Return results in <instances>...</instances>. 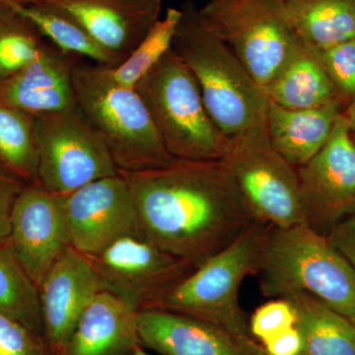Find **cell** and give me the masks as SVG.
Returning <instances> with one entry per match:
<instances>
[{"label":"cell","instance_id":"1","mask_svg":"<svg viewBox=\"0 0 355 355\" xmlns=\"http://www.w3.org/2000/svg\"><path fill=\"white\" fill-rule=\"evenodd\" d=\"M119 173L135 198L144 237L196 268L256 221L221 160L175 158L154 169Z\"/></svg>","mask_w":355,"mask_h":355},{"label":"cell","instance_id":"2","mask_svg":"<svg viewBox=\"0 0 355 355\" xmlns=\"http://www.w3.org/2000/svg\"><path fill=\"white\" fill-rule=\"evenodd\" d=\"M172 49L197 79L210 118L226 141L266 128L268 100L234 53L187 8Z\"/></svg>","mask_w":355,"mask_h":355},{"label":"cell","instance_id":"3","mask_svg":"<svg viewBox=\"0 0 355 355\" xmlns=\"http://www.w3.org/2000/svg\"><path fill=\"white\" fill-rule=\"evenodd\" d=\"M257 275L266 297L310 294L355 322V268L327 236L305 224L268 225Z\"/></svg>","mask_w":355,"mask_h":355},{"label":"cell","instance_id":"4","mask_svg":"<svg viewBox=\"0 0 355 355\" xmlns=\"http://www.w3.org/2000/svg\"><path fill=\"white\" fill-rule=\"evenodd\" d=\"M111 67L79 58L72 70L77 108L101 135L119 172H139L169 164L151 114L135 88L116 83Z\"/></svg>","mask_w":355,"mask_h":355},{"label":"cell","instance_id":"5","mask_svg":"<svg viewBox=\"0 0 355 355\" xmlns=\"http://www.w3.org/2000/svg\"><path fill=\"white\" fill-rule=\"evenodd\" d=\"M268 224L254 221L237 238L198 266L156 309H165L217 324L247 342H256L239 302L240 287L257 275Z\"/></svg>","mask_w":355,"mask_h":355},{"label":"cell","instance_id":"6","mask_svg":"<svg viewBox=\"0 0 355 355\" xmlns=\"http://www.w3.org/2000/svg\"><path fill=\"white\" fill-rule=\"evenodd\" d=\"M135 88L173 157L220 160L227 141L210 118L197 79L173 49Z\"/></svg>","mask_w":355,"mask_h":355},{"label":"cell","instance_id":"7","mask_svg":"<svg viewBox=\"0 0 355 355\" xmlns=\"http://www.w3.org/2000/svg\"><path fill=\"white\" fill-rule=\"evenodd\" d=\"M197 14L265 90L302 44L284 0H209Z\"/></svg>","mask_w":355,"mask_h":355},{"label":"cell","instance_id":"8","mask_svg":"<svg viewBox=\"0 0 355 355\" xmlns=\"http://www.w3.org/2000/svg\"><path fill=\"white\" fill-rule=\"evenodd\" d=\"M220 160L254 220L279 228L304 224L296 168L273 148L266 128L227 140Z\"/></svg>","mask_w":355,"mask_h":355},{"label":"cell","instance_id":"9","mask_svg":"<svg viewBox=\"0 0 355 355\" xmlns=\"http://www.w3.org/2000/svg\"><path fill=\"white\" fill-rule=\"evenodd\" d=\"M36 133V183L53 195H69L119 174L101 135L77 107L38 116Z\"/></svg>","mask_w":355,"mask_h":355},{"label":"cell","instance_id":"10","mask_svg":"<svg viewBox=\"0 0 355 355\" xmlns=\"http://www.w3.org/2000/svg\"><path fill=\"white\" fill-rule=\"evenodd\" d=\"M101 291L125 301L135 310L156 309L196 266L148 241L127 236L89 257Z\"/></svg>","mask_w":355,"mask_h":355},{"label":"cell","instance_id":"11","mask_svg":"<svg viewBox=\"0 0 355 355\" xmlns=\"http://www.w3.org/2000/svg\"><path fill=\"white\" fill-rule=\"evenodd\" d=\"M303 223L328 236L355 214V144L340 114L328 141L296 168Z\"/></svg>","mask_w":355,"mask_h":355},{"label":"cell","instance_id":"12","mask_svg":"<svg viewBox=\"0 0 355 355\" xmlns=\"http://www.w3.org/2000/svg\"><path fill=\"white\" fill-rule=\"evenodd\" d=\"M60 198L70 246L86 256H95L127 236H144L135 198L120 173Z\"/></svg>","mask_w":355,"mask_h":355},{"label":"cell","instance_id":"13","mask_svg":"<svg viewBox=\"0 0 355 355\" xmlns=\"http://www.w3.org/2000/svg\"><path fill=\"white\" fill-rule=\"evenodd\" d=\"M9 244L39 288L51 266L70 247L60 196L38 183L26 184L14 205Z\"/></svg>","mask_w":355,"mask_h":355},{"label":"cell","instance_id":"14","mask_svg":"<svg viewBox=\"0 0 355 355\" xmlns=\"http://www.w3.org/2000/svg\"><path fill=\"white\" fill-rule=\"evenodd\" d=\"M100 291L91 259L67 248L39 287L44 342L51 354H64L81 315Z\"/></svg>","mask_w":355,"mask_h":355},{"label":"cell","instance_id":"15","mask_svg":"<svg viewBox=\"0 0 355 355\" xmlns=\"http://www.w3.org/2000/svg\"><path fill=\"white\" fill-rule=\"evenodd\" d=\"M139 331L141 345L161 355H266L258 342L169 310L139 312Z\"/></svg>","mask_w":355,"mask_h":355},{"label":"cell","instance_id":"16","mask_svg":"<svg viewBox=\"0 0 355 355\" xmlns=\"http://www.w3.org/2000/svg\"><path fill=\"white\" fill-rule=\"evenodd\" d=\"M79 58L49 44L38 58L0 80V105L35 118L76 108L72 70Z\"/></svg>","mask_w":355,"mask_h":355},{"label":"cell","instance_id":"17","mask_svg":"<svg viewBox=\"0 0 355 355\" xmlns=\"http://www.w3.org/2000/svg\"><path fill=\"white\" fill-rule=\"evenodd\" d=\"M139 311L107 291L84 310L62 355L130 354L141 345Z\"/></svg>","mask_w":355,"mask_h":355},{"label":"cell","instance_id":"18","mask_svg":"<svg viewBox=\"0 0 355 355\" xmlns=\"http://www.w3.org/2000/svg\"><path fill=\"white\" fill-rule=\"evenodd\" d=\"M342 104L292 110L268 103L266 130L273 148L293 167L309 162L322 148L342 114Z\"/></svg>","mask_w":355,"mask_h":355},{"label":"cell","instance_id":"19","mask_svg":"<svg viewBox=\"0 0 355 355\" xmlns=\"http://www.w3.org/2000/svg\"><path fill=\"white\" fill-rule=\"evenodd\" d=\"M46 7L73 21L96 44L127 58L156 20L137 17L106 4L83 0H46Z\"/></svg>","mask_w":355,"mask_h":355},{"label":"cell","instance_id":"20","mask_svg":"<svg viewBox=\"0 0 355 355\" xmlns=\"http://www.w3.org/2000/svg\"><path fill=\"white\" fill-rule=\"evenodd\" d=\"M268 100L292 110L343 104L319 51L303 44L266 90Z\"/></svg>","mask_w":355,"mask_h":355},{"label":"cell","instance_id":"21","mask_svg":"<svg viewBox=\"0 0 355 355\" xmlns=\"http://www.w3.org/2000/svg\"><path fill=\"white\" fill-rule=\"evenodd\" d=\"M284 6L299 40L313 50L355 38V0H284Z\"/></svg>","mask_w":355,"mask_h":355},{"label":"cell","instance_id":"22","mask_svg":"<svg viewBox=\"0 0 355 355\" xmlns=\"http://www.w3.org/2000/svg\"><path fill=\"white\" fill-rule=\"evenodd\" d=\"M297 313L303 340L301 355H355V322L307 293L284 297Z\"/></svg>","mask_w":355,"mask_h":355},{"label":"cell","instance_id":"23","mask_svg":"<svg viewBox=\"0 0 355 355\" xmlns=\"http://www.w3.org/2000/svg\"><path fill=\"white\" fill-rule=\"evenodd\" d=\"M31 23L37 31L58 50L69 55L87 58L93 64L116 67L125 58L96 44L73 21L46 7L22 3L16 0H0Z\"/></svg>","mask_w":355,"mask_h":355},{"label":"cell","instance_id":"24","mask_svg":"<svg viewBox=\"0 0 355 355\" xmlns=\"http://www.w3.org/2000/svg\"><path fill=\"white\" fill-rule=\"evenodd\" d=\"M0 313L44 340L38 286L21 265L9 243L0 245Z\"/></svg>","mask_w":355,"mask_h":355},{"label":"cell","instance_id":"25","mask_svg":"<svg viewBox=\"0 0 355 355\" xmlns=\"http://www.w3.org/2000/svg\"><path fill=\"white\" fill-rule=\"evenodd\" d=\"M36 118L0 105V170L25 184L36 183Z\"/></svg>","mask_w":355,"mask_h":355},{"label":"cell","instance_id":"26","mask_svg":"<svg viewBox=\"0 0 355 355\" xmlns=\"http://www.w3.org/2000/svg\"><path fill=\"white\" fill-rule=\"evenodd\" d=\"M182 16L183 11L169 8L162 19L158 18L125 62L110 69L114 80L125 87L135 88L171 50Z\"/></svg>","mask_w":355,"mask_h":355},{"label":"cell","instance_id":"27","mask_svg":"<svg viewBox=\"0 0 355 355\" xmlns=\"http://www.w3.org/2000/svg\"><path fill=\"white\" fill-rule=\"evenodd\" d=\"M25 18L0 1V80L38 58L48 46Z\"/></svg>","mask_w":355,"mask_h":355},{"label":"cell","instance_id":"28","mask_svg":"<svg viewBox=\"0 0 355 355\" xmlns=\"http://www.w3.org/2000/svg\"><path fill=\"white\" fill-rule=\"evenodd\" d=\"M296 323L297 313L291 301L277 297L270 298L257 308L248 324L250 334L261 345L273 336L295 327Z\"/></svg>","mask_w":355,"mask_h":355},{"label":"cell","instance_id":"29","mask_svg":"<svg viewBox=\"0 0 355 355\" xmlns=\"http://www.w3.org/2000/svg\"><path fill=\"white\" fill-rule=\"evenodd\" d=\"M319 53L340 100L349 105L355 99V38Z\"/></svg>","mask_w":355,"mask_h":355},{"label":"cell","instance_id":"30","mask_svg":"<svg viewBox=\"0 0 355 355\" xmlns=\"http://www.w3.org/2000/svg\"><path fill=\"white\" fill-rule=\"evenodd\" d=\"M0 355H53L41 336L0 313Z\"/></svg>","mask_w":355,"mask_h":355},{"label":"cell","instance_id":"31","mask_svg":"<svg viewBox=\"0 0 355 355\" xmlns=\"http://www.w3.org/2000/svg\"><path fill=\"white\" fill-rule=\"evenodd\" d=\"M25 184L0 170V245L9 243L14 205Z\"/></svg>","mask_w":355,"mask_h":355},{"label":"cell","instance_id":"32","mask_svg":"<svg viewBox=\"0 0 355 355\" xmlns=\"http://www.w3.org/2000/svg\"><path fill=\"white\" fill-rule=\"evenodd\" d=\"M16 1L37 4L46 0H16ZM83 1L106 4L130 15L151 20H157L159 11H160V0H83Z\"/></svg>","mask_w":355,"mask_h":355},{"label":"cell","instance_id":"33","mask_svg":"<svg viewBox=\"0 0 355 355\" xmlns=\"http://www.w3.org/2000/svg\"><path fill=\"white\" fill-rule=\"evenodd\" d=\"M266 355H301L303 340L297 327L282 331L261 343Z\"/></svg>","mask_w":355,"mask_h":355},{"label":"cell","instance_id":"34","mask_svg":"<svg viewBox=\"0 0 355 355\" xmlns=\"http://www.w3.org/2000/svg\"><path fill=\"white\" fill-rule=\"evenodd\" d=\"M327 237L355 268V214L340 222Z\"/></svg>","mask_w":355,"mask_h":355},{"label":"cell","instance_id":"35","mask_svg":"<svg viewBox=\"0 0 355 355\" xmlns=\"http://www.w3.org/2000/svg\"><path fill=\"white\" fill-rule=\"evenodd\" d=\"M342 118L352 135H355V99L342 111Z\"/></svg>","mask_w":355,"mask_h":355},{"label":"cell","instance_id":"36","mask_svg":"<svg viewBox=\"0 0 355 355\" xmlns=\"http://www.w3.org/2000/svg\"><path fill=\"white\" fill-rule=\"evenodd\" d=\"M128 355H151L149 354H147L146 350L142 349V345H139V347H135V349L132 350V352H130Z\"/></svg>","mask_w":355,"mask_h":355},{"label":"cell","instance_id":"37","mask_svg":"<svg viewBox=\"0 0 355 355\" xmlns=\"http://www.w3.org/2000/svg\"><path fill=\"white\" fill-rule=\"evenodd\" d=\"M352 135V133H350ZM352 139H354V144H355V135H352Z\"/></svg>","mask_w":355,"mask_h":355}]
</instances>
